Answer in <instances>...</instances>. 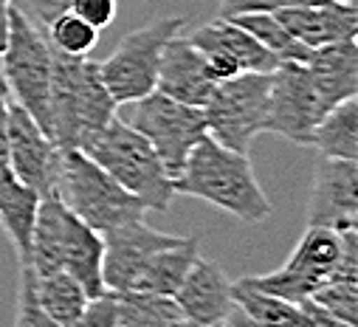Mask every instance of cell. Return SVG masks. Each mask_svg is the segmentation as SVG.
I'll use <instances>...</instances> for the list:
<instances>
[{
	"label": "cell",
	"mask_w": 358,
	"mask_h": 327,
	"mask_svg": "<svg viewBox=\"0 0 358 327\" xmlns=\"http://www.w3.org/2000/svg\"><path fill=\"white\" fill-rule=\"evenodd\" d=\"M172 189L175 195L198 198L248 226L268 220L274 209L254 175L248 152H234L212 136H203L189 152L184 170L172 181Z\"/></svg>",
	"instance_id": "6da1fadb"
},
{
	"label": "cell",
	"mask_w": 358,
	"mask_h": 327,
	"mask_svg": "<svg viewBox=\"0 0 358 327\" xmlns=\"http://www.w3.org/2000/svg\"><path fill=\"white\" fill-rule=\"evenodd\" d=\"M119 105L110 99L99 65L91 57H51L48 119L51 138L59 150H82L99 130L116 119Z\"/></svg>",
	"instance_id": "7a4b0ae2"
},
{
	"label": "cell",
	"mask_w": 358,
	"mask_h": 327,
	"mask_svg": "<svg viewBox=\"0 0 358 327\" xmlns=\"http://www.w3.org/2000/svg\"><path fill=\"white\" fill-rule=\"evenodd\" d=\"M79 152H85L147 212H169L175 201L172 175L155 155V150L119 116L99 130Z\"/></svg>",
	"instance_id": "3957f363"
},
{
	"label": "cell",
	"mask_w": 358,
	"mask_h": 327,
	"mask_svg": "<svg viewBox=\"0 0 358 327\" xmlns=\"http://www.w3.org/2000/svg\"><path fill=\"white\" fill-rule=\"evenodd\" d=\"M54 198L87 228L108 234L127 223L144 220L147 209L122 189L99 164L79 150H62V167Z\"/></svg>",
	"instance_id": "277c9868"
},
{
	"label": "cell",
	"mask_w": 358,
	"mask_h": 327,
	"mask_svg": "<svg viewBox=\"0 0 358 327\" xmlns=\"http://www.w3.org/2000/svg\"><path fill=\"white\" fill-rule=\"evenodd\" d=\"M51 45L45 31L37 29L12 0L9 9V40L0 54V73H3L9 99L20 105L45 136H51L48 119V88H51Z\"/></svg>",
	"instance_id": "5b68a950"
},
{
	"label": "cell",
	"mask_w": 358,
	"mask_h": 327,
	"mask_svg": "<svg viewBox=\"0 0 358 327\" xmlns=\"http://www.w3.org/2000/svg\"><path fill=\"white\" fill-rule=\"evenodd\" d=\"M116 116L155 150L172 181L184 170V164L189 152L198 147V141L206 136V119L201 108L181 105L158 91L147 94L133 105H122Z\"/></svg>",
	"instance_id": "8992f818"
},
{
	"label": "cell",
	"mask_w": 358,
	"mask_h": 327,
	"mask_svg": "<svg viewBox=\"0 0 358 327\" xmlns=\"http://www.w3.org/2000/svg\"><path fill=\"white\" fill-rule=\"evenodd\" d=\"M268 102H271V73H237L220 79L201 108L206 136L234 152H248L254 136L265 130Z\"/></svg>",
	"instance_id": "52a82bcc"
},
{
	"label": "cell",
	"mask_w": 358,
	"mask_h": 327,
	"mask_svg": "<svg viewBox=\"0 0 358 327\" xmlns=\"http://www.w3.org/2000/svg\"><path fill=\"white\" fill-rule=\"evenodd\" d=\"M184 23V17H161L144 29H136L119 40L110 57L96 62L105 88L119 108L133 105L155 91L164 45L175 34H181Z\"/></svg>",
	"instance_id": "ba28073f"
},
{
	"label": "cell",
	"mask_w": 358,
	"mask_h": 327,
	"mask_svg": "<svg viewBox=\"0 0 358 327\" xmlns=\"http://www.w3.org/2000/svg\"><path fill=\"white\" fill-rule=\"evenodd\" d=\"M341 252H344L341 231L308 226L282 268H277L274 274L243 277V279L262 293H271L277 299L299 305L310 299L324 282H330V277L341 263Z\"/></svg>",
	"instance_id": "9c48e42d"
},
{
	"label": "cell",
	"mask_w": 358,
	"mask_h": 327,
	"mask_svg": "<svg viewBox=\"0 0 358 327\" xmlns=\"http://www.w3.org/2000/svg\"><path fill=\"white\" fill-rule=\"evenodd\" d=\"M330 108L313 88L302 62H282L271 73V102L262 133H274L291 144L308 147L313 127Z\"/></svg>",
	"instance_id": "30bf717a"
},
{
	"label": "cell",
	"mask_w": 358,
	"mask_h": 327,
	"mask_svg": "<svg viewBox=\"0 0 358 327\" xmlns=\"http://www.w3.org/2000/svg\"><path fill=\"white\" fill-rule=\"evenodd\" d=\"M6 141H9V167L15 178L23 187L34 189L40 201L54 198L59 167H62V150L12 99H9V113H6Z\"/></svg>",
	"instance_id": "8fae6325"
},
{
	"label": "cell",
	"mask_w": 358,
	"mask_h": 327,
	"mask_svg": "<svg viewBox=\"0 0 358 327\" xmlns=\"http://www.w3.org/2000/svg\"><path fill=\"white\" fill-rule=\"evenodd\" d=\"M187 40L206 57L209 71L217 82L237 73H274L280 68L274 54H268L248 31L234 26L229 17L195 29Z\"/></svg>",
	"instance_id": "7c38bea8"
},
{
	"label": "cell",
	"mask_w": 358,
	"mask_h": 327,
	"mask_svg": "<svg viewBox=\"0 0 358 327\" xmlns=\"http://www.w3.org/2000/svg\"><path fill=\"white\" fill-rule=\"evenodd\" d=\"M181 240L184 237H178V234L150 228L144 220H136V223H127L122 228L102 234V242H105V257H102L105 291L108 293L133 291V285L141 277L150 257L169 249V245H178Z\"/></svg>",
	"instance_id": "4fadbf2b"
},
{
	"label": "cell",
	"mask_w": 358,
	"mask_h": 327,
	"mask_svg": "<svg viewBox=\"0 0 358 327\" xmlns=\"http://www.w3.org/2000/svg\"><path fill=\"white\" fill-rule=\"evenodd\" d=\"M308 226L333 231L358 228V161L319 158L308 201Z\"/></svg>",
	"instance_id": "5bb4252c"
},
{
	"label": "cell",
	"mask_w": 358,
	"mask_h": 327,
	"mask_svg": "<svg viewBox=\"0 0 358 327\" xmlns=\"http://www.w3.org/2000/svg\"><path fill=\"white\" fill-rule=\"evenodd\" d=\"M215 85H217V79L212 76L206 57L187 37L175 34L164 45L155 91L175 102H181V105L203 108V102L209 99Z\"/></svg>",
	"instance_id": "9a60e30c"
},
{
	"label": "cell",
	"mask_w": 358,
	"mask_h": 327,
	"mask_svg": "<svg viewBox=\"0 0 358 327\" xmlns=\"http://www.w3.org/2000/svg\"><path fill=\"white\" fill-rule=\"evenodd\" d=\"M181 316L189 327H215L231 313V282L226 279L223 268L206 257H198L192 271L187 274L184 285L172 296Z\"/></svg>",
	"instance_id": "2e32d148"
},
{
	"label": "cell",
	"mask_w": 358,
	"mask_h": 327,
	"mask_svg": "<svg viewBox=\"0 0 358 327\" xmlns=\"http://www.w3.org/2000/svg\"><path fill=\"white\" fill-rule=\"evenodd\" d=\"M305 48H322L341 40H355L358 31V12L355 3H322V6H305V9H285L274 15Z\"/></svg>",
	"instance_id": "e0dca14e"
},
{
	"label": "cell",
	"mask_w": 358,
	"mask_h": 327,
	"mask_svg": "<svg viewBox=\"0 0 358 327\" xmlns=\"http://www.w3.org/2000/svg\"><path fill=\"white\" fill-rule=\"evenodd\" d=\"M302 65L327 108L355 99V94H358V45H355V40H341L333 45L313 48Z\"/></svg>",
	"instance_id": "ac0fdd59"
},
{
	"label": "cell",
	"mask_w": 358,
	"mask_h": 327,
	"mask_svg": "<svg viewBox=\"0 0 358 327\" xmlns=\"http://www.w3.org/2000/svg\"><path fill=\"white\" fill-rule=\"evenodd\" d=\"M102 257H105L102 234L87 228L82 220H76L68 212L62 226V271L71 274L85 288L87 299H99L108 293L102 282Z\"/></svg>",
	"instance_id": "d6986e66"
},
{
	"label": "cell",
	"mask_w": 358,
	"mask_h": 327,
	"mask_svg": "<svg viewBox=\"0 0 358 327\" xmlns=\"http://www.w3.org/2000/svg\"><path fill=\"white\" fill-rule=\"evenodd\" d=\"M198 257H201V237L189 234L178 245H169V249L152 254L150 263L144 266L141 277L136 279L133 291L155 293V296H175Z\"/></svg>",
	"instance_id": "ffe728a7"
},
{
	"label": "cell",
	"mask_w": 358,
	"mask_h": 327,
	"mask_svg": "<svg viewBox=\"0 0 358 327\" xmlns=\"http://www.w3.org/2000/svg\"><path fill=\"white\" fill-rule=\"evenodd\" d=\"M308 147H313L319 158L358 161V102L347 99L333 105L313 127Z\"/></svg>",
	"instance_id": "44dd1931"
},
{
	"label": "cell",
	"mask_w": 358,
	"mask_h": 327,
	"mask_svg": "<svg viewBox=\"0 0 358 327\" xmlns=\"http://www.w3.org/2000/svg\"><path fill=\"white\" fill-rule=\"evenodd\" d=\"M34 296L40 310L57 324V327H73L79 316L87 307V293L85 288L65 271L48 274V277H34Z\"/></svg>",
	"instance_id": "7402d4cb"
},
{
	"label": "cell",
	"mask_w": 358,
	"mask_h": 327,
	"mask_svg": "<svg viewBox=\"0 0 358 327\" xmlns=\"http://www.w3.org/2000/svg\"><path fill=\"white\" fill-rule=\"evenodd\" d=\"M243 31H248L268 54H274L277 62H305L310 48H305L274 15L268 12H240V15H223Z\"/></svg>",
	"instance_id": "603a6c76"
},
{
	"label": "cell",
	"mask_w": 358,
	"mask_h": 327,
	"mask_svg": "<svg viewBox=\"0 0 358 327\" xmlns=\"http://www.w3.org/2000/svg\"><path fill=\"white\" fill-rule=\"evenodd\" d=\"M113 296L119 327H175L187 321L172 296H155L141 291H124Z\"/></svg>",
	"instance_id": "cb8c5ba5"
},
{
	"label": "cell",
	"mask_w": 358,
	"mask_h": 327,
	"mask_svg": "<svg viewBox=\"0 0 358 327\" xmlns=\"http://www.w3.org/2000/svg\"><path fill=\"white\" fill-rule=\"evenodd\" d=\"M231 299L259 327H299V305L262 293L251 288L245 279L231 282Z\"/></svg>",
	"instance_id": "d4e9b609"
},
{
	"label": "cell",
	"mask_w": 358,
	"mask_h": 327,
	"mask_svg": "<svg viewBox=\"0 0 358 327\" xmlns=\"http://www.w3.org/2000/svg\"><path fill=\"white\" fill-rule=\"evenodd\" d=\"M45 40L51 45V51L65 54V57H91V51L99 43V31L94 26H87L82 17H76L73 12H62L59 17H54L45 29Z\"/></svg>",
	"instance_id": "484cf974"
},
{
	"label": "cell",
	"mask_w": 358,
	"mask_h": 327,
	"mask_svg": "<svg viewBox=\"0 0 358 327\" xmlns=\"http://www.w3.org/2000/svg\"><path fill=\"white\" fill-rule=\"evenodd\" d=\"M355 282L358 279H338V277H333L310 299L319 307H324L330 316H336L344 327H355V321H358V310H355V305H358V288H355Z\"/></svg>",
	"instance_id": "4316f807"
},
{
	"label": "cell",
	"mask_w": 358,
	"mask_h": 327,
	"mask_svg": "<svg viewBox=\"0 0 358 327\" xmlns=\"http://www.w3.org/2000/svg\"><path fill=\"white\" fill-rule=\"evenodd\" d=\"M15 327H57L37 305L34 296V271L20 266V288H17V319Z\"/></svg>",
	"instance_id": "83f0119b"
},
{
	"label": "cell",
	"mask_w": 358,
	"mask_h": 327,
	"mask_svg": "<svg viewBox=\"0 0 358 327\" xmlns=\"http://www.w3.org/2000/svg\"><path fill=\"white\" fill-rule=\"evenodd\" d=\"M68 12H73L87 26H94L96 31H102L116 20L119 0H68Z\"/></svg>",
	"instance_id": "f1b7e54d"
},
{
	"label": "cell",
	"mask_w": 358,
	"mask_h": 327,
	"mask_svg": "<svg viewBox=\"0 0 358 327\" xmlns=\"http://www.w3.org/2000/svg\"><path fill=\"white\" fill-rule=\"evenodd\" d=\"M322 3H333V0H234L231 6L223 9V15H240V12L277 15L285 9H305V6H322ZM341 3H350V0H341Z\"/></svg>",
	"instance_id": "f546056e"
},
{
	"label": "cell",
	"mask_w": 358,
	"mask_h": 327,
	"mask_svg": "<svg viewBox=\"0 0 358 327\" xmlns=\"http://www.w3.org/2000/svg\"><path fill=\"white\" fill-rule=\"evenodd\" d=\"M73 327H119L116 319V296L105 293L99 299H91L85 307V313L79 316V321Z\"/></svg>",
	"instance_id": "4dcf8cb0"
},
{
	"label": "cell",
	"mask_w": 358,
	"mask_h": 327,
	"mask_svg": "<svg viewBox=\"0 0 358 327\" xmlns=\"http://www.w3.org/2000/svg\"><path fill=\"white\" fill-rule=\"evenodd\" d=\"M15 6H17L37 29L45 31L54 17H59L62 12H68V0H15Z\"/></svg>",
	"instance_id": "1f68e13d"
},
{
	"label": "cell",
	"mask_w": 358,
	"mask_h": 327,
	"mask_svg": "<svg viewBox=\"0 0 358 327\" xmlns=\"http://www.w3.org/2000/svg\"><path fill=\"white\" fill-rule=\"evenodd\" d=\"M6 113H9V96H0V201H3L20 181L15 178L9 167V141H6Z\"/></svg>",
	"instance_id": "d6a6232c"
},
{
	"label": "cell",
	"mask_w": 358,
	"mask_h": 327,
	"mask_svg": "<svg viewBox=\"0 0 358 327\" xmlns=\"http://www.w3.org/2000/svg\"><path fill=\"white\" fill-rule=\"evenodd\" d=\"M9 9H12V0H0V54H3L9 40Z\"/></svg>",
	"instance_id": "836d02e7"
},
{
	"label": "cell",
	"mask_w": 358,
	"mask_h": 327,
	"mask_svg": "<svg viewBox=\"0 0 358 327\" xmlns=\"http://www.w3.org/2000/svg\"><path fill=\"white\" fill-rule=\"evenodd\" d=\"M223 327H259V324H257V321H251V319H248V316L234 305V307H231V313L223 319Z\"/></svg>",
	"instance_id": "e575fe53"
},
{
	"label": "cell",
	"mask_w": 358,
	"mask_h": 327,
	"mask_svg": "<svg viewBox=\"0 0 358 327\" xmlns=\"http://www.w3.org/2000/svg\"><path fill=\"white\" fill-rule=\"evenodd\" d=\"M0 96H9V91H6V82H3V73H0Z\"/></svg>",
	"instance_id": "d590c367"
},
{
	"label": "cell",
	"mask_w": 358,
	"mask_h": 327,
	"mask_svg": "<svg viewBox=\"0 0 358 327\" xmlns=\"http://www.w3.org/2000/svg\"><path fill=\"white\" fill-rule=\"evenodd\" d=\"M231 3H234V0H220V6H223V9H226V6H231Z\"/></svg>",
	"instance_id": "8d00e7d4"
},
{
	"label": "cell",
	"mask_w": 358,
	"mask_h": 327,
	"mask_svg": "<svg viewBox=\"0 0 358 327\" xmlns=\"http://www.w3.org/2000/svg\"><path fill=\"white\" fill-rule=\"evenodd\" d=\"M215 327H223V324H215Z\"/></svg>",
	"instance_id": "74e56055"
},
{
	"label": "cell",
	"mask_w": 358,
	"mask_h": 327,
	"mask_svg": "<svg viewBox=\"0 0 358 327\" xmlns=\"http://www.w3.org/2000/svg\"><path fill=\"white\" fill-rule=\"evenodd\" d=\"M350 3H355V0H350Z\"/></svg>",
	"instance_id": "f35d334b"
}]
</instances>
